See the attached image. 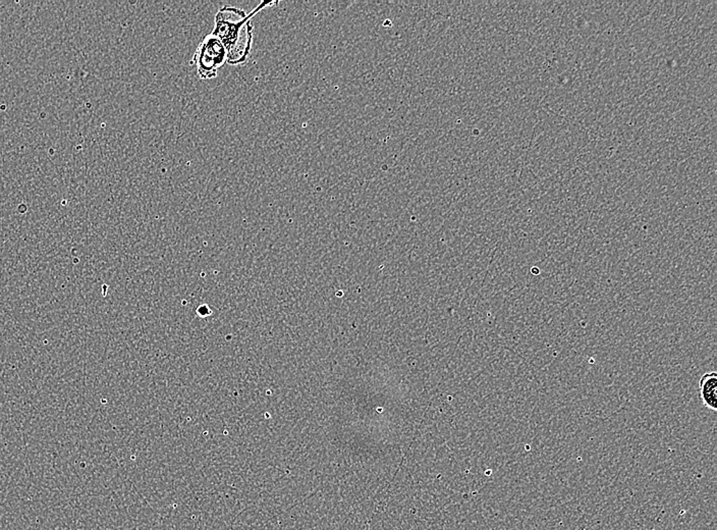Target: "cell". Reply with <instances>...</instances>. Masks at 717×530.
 Here are the masks:
<instances>
[{"instance_id":"obj_1","label":"cell","mask_w":717,"mask_h":530,"mask_svg":"<svg viewBox=\"0 0 717 530\" xmlns=\"http://www.w3.org/2000/svg\"><path fill=\"white\" fill-rule=\"evenodd\" d=\"M279 2L261 1L250 13L235 6H224L215 15L212 34L221 40L226 50V64L239 66L247 61L253 44L252 19L267 6H276Z\"/></svg>"},{"instance_id":"obj_2","label":"cell","mask_w":717,"mask_h":530,"mask_svg":"<svg viewBox=\"0 0 717 530\" xmlns=\"http://www.w3.org/2000/svg\"><path fill=\"white\" fill-rule=\"evenodd\" d=\"M226 59L228 54L221 40L210 33L200 42L191 64L196 66L200 79L208 81L217 77L219 68L226 64Z\"/></svg>"},{"instance_id":"obj_3","label":"cell","mask_w":717,"mask_h":530,"mask_svg":"<svg viewBox=\"0 0 717 530\" xmlns=\"http://www.w3.org/2000/svg\"><path fill=\"white\" fill-rule=\"evenodd\" d=\"M700 400L703 405L712 411H716L717 374L716 371L706 372L699 381Z\"/></svg>"}]
</instances>
